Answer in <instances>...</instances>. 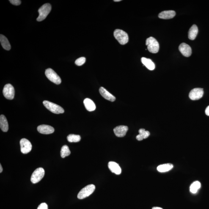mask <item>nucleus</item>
Returning <instances> with one entry per match:
<instances>
[{
	"label": "nucleus",
	"mask_w": 209,
	"mask_h": 209,
	"mask_svg": "<svg viewBox=\"0 0 209 209\" xmlns=\"http://www.w3.org/2000/svg\"><path fill=\"white\" fill-rule=\"evenodd\" d=\"M114 37L120 44L124 45L129 41L128 34L121 30L116 29L114 33Z\"/></svg>",
	"instance_id": "f257e3e1"
},
{
	"label": "nucleus",
	"mask_w": 209,
	"mask_h": 209,
	"mask_svg": "<svg viewBox=\"0 0 209 209\" xmlns=\"http://www.w3.org/2000/svg\"><path fill=\"white\" fill-rule=\"evenodd\" d=\"M146 45L148 49L151 53H156L159 50V44L156 39L153 37H150L147 39Z\"/></svg>",
	"instance_id": "f03ea898"
},
{
	"label": "nucleus",
	"mask_w": 209,
	"mask_h": 209,
	"mask_svg": "<svg viewBox=\"0 0 209 209\" xmlns=\"http://www.w3.org/2000/svg\"><path fill=\"white\" fill-rule=\"evenodd\" d=\"M52 6L49 3L43 4L39 9V15L37 19L38 21H41L44 20L51 11Z\"/></svg>",
	"instance_id": "7ed1b4c3"
},
{
	"label": "nucleus",
	"mask_w": 209,
	"mask_h": 209,
	"mask_svg": "<svg viewBox=\"0 0 209 209\" xmlns=\"http://www.w3.org/2000/svg\"><path fill=\"white\" fill-rule=\"evenodd\" d=\"M43 103L47 109L54 114H62L64 112V110L62 107L54 103L45 100L43 102Z\"/></svg>",
	"instance_id": "20e7f679"
},
{
	"label": "nucleus",
	"mask_w": 209,
	"mask_h": 209,
	"mask_svg": "<svg viewBox=\"0 0 209 209\" xmlns=\"http://www.w3.org/2000/svg\"><path fill=\"white\" fill-rule=\"evenodd\" d=\"M95 189V186L93 184L87 185L82 189L78 195L79 199H83L89 197L93 193Z\"/></svg>",
	"instance_id": "39448f33"
},
{
	"label": "nucleus",
	"mask_w": 209,
	"mask_h": 209,
	"mask_svg": "<svg viewBox=\"0 0 209 209\" xmlns=\"http://www.w3.org/2000/svg\"><path fill=\"white\" fill-rule=\"evenodd\" d=\"M45 175V170L43 168L40 167L36 169L33 173L31 177V181L33 184L40 182Z\"/></svg>",
	"instance_id": "423d86ee"
},
{
	"label": "nucleus",
	"mask_w": 209,
	"mask_h": 209,
	"mask_svg": "<svg viewBox=\"0 0 209 209\" xmlns=\"http://www.w3.org/2000/svg\"><path fill=\"white\" fill-rule=\"evenodd\" d=\"M45 74L48 80L56 84H59L61 83V80L57 74L52 69L48 68L45 70Z\"/></svg>",
	"instance_id": "0eeeda50"
},
{
	"label": "nucleus",
	"mask_w": 209,
	"mask_h": 209,
	"mask_svg": "<svg viewBox=\"0 0 209 209\" xmlns=\"http://www.w3.org/2000/svg\"><path fill=\"white\" fill-rule=\"evenodd\" d=\"M3 94L7 99H13L15 95V89L13 86L10 84H6L3 89Z\"/></svg>",
	"instance_id": "6e6552de"
},
{
	"label": "nucleus",
	"mask_w": 209,
	"mask_h": 209,
	"mask_svg": "<svg viewBox=\"0 0 209 209\" xmlns=\"http://www.w3.org/2000/svg\"><path fill=\"white\" fill-rule=\"evenodd\" d=\"M20 144L21 152L23 154L29 153L32 149L31 143L25 138H23L20 140Z\"/></svg>",
	"instance_id": "1a4fd4ad"
},
{
	"label": "nucleus",
	"mask_w": 209,
	"mask_h": 209,
	"mask_svg": "<svg viewBox=\"0 0 209 209\" xmlns=\"http://www.w3.org/2000/svg\"><path fill=\"white\" fill-rule=\"evenodd\" d=\"M203 89L201 88H195L189 93V97L191 100H196L200 99L203 96Z\"/></svg>",
	"instance_id": "9d476101"
},
{
	"label": "nucleus",
	"mask_w": 209,
	"mask_h": 209,
	"mask_svg": "<svg viewBox=\"0 0 209 209\" xmlns=\"http://www.w3.org/2000/svg\"><path fill=\"white\" fill-rule=\"evenodd\" d=\"M128 126L125 125H119L116 127L114 129V131L116 136L118 137H123L128 131Z\"/></svg>",
	"instance_id": "9b49d317"
},
{
	"label": "nucleus",
	"mask_w": 209,
	"mask_h": 209,
	"mask_svg": "<svg viewBox=\"0 0 209 209\" xmlns=\"http://www.w3.org/2000/svg\"><path fill=\"white\" fill-rule=\"evenodd\" d=\"M179 50L184 56L189 57L192 54V49L189 45L183 43L179 46Z\"/></svg>",
	"instance_id": "f8f14e48"
},
{
	"label": "nucleus",
	"mask_w": 209,
	"mask_h": 209,
	"mask_svg": "<svg viewBox=\"0 0 209 209\" xmlns=\"http://www.w3.org/2000/svg\"><path fill=\"white\" fill-rule=\"evenodd\" d=\"M38 131L42 134H48L54 132V129L49 125H41L37 127Z\"/></svg>",
	"instance_id": "ddd939ff"
},
{
	"label": "nucleus",
	"mask_w": 209,
	"mask_h": 209,
	"mask_svg": "<svg viewBox=\"0 0 209 209\" xmlns=\"http://www.w3.org/2000/svg\"><path fill=\"white\" fill-rule=\"evenodd\" d=\"M99 92L102 96L105 99L109 100L111 102H114L116 99V97L112 94L110 93L105 88L101 87L99 89Z\"/></svg>",
	"instance_id": "4468645a"
},
{
	"label": "nucleus",
	"mask_w": 209,
	"mask_h": 209,
	"mask_svg": "<svg viewBox=\"0 0 209 209\" xmlns=\"http://www.w3.org/2000/svg\"><path fill=\"white\" fill-rule=\"evenodd\" d=\"M176 13L175 11L172 10L165 11L160 12L159 14L158 17L162 19H170L175 16Z\"/></svg>",
	"instance_id": "2eb2a0df"
},
{
	"label": "nucleus",
	"mask_w": 209,
	"mask_h": 209,
	"mask_svg": "<svg viewBox=\"0 0 209 209\" xmlns=\"http://www.w3.org/2000/svg\"><path fill=\"white\" fill-rule=\"evenodd\" d=\"M108 167L113 173L119 175L121 173V169L118 164L114 161H110L108 163Z\"/></svg>",
	"instance_id": "dca6fc26"
},
{
	"label": "nucleus",
	"mask_w": 209,
	"mask_h": 209,
	"mask_svg": "<svg viewBox=\"0 0 209 209\" xmlns=\"http://www.w3.org/2000/svg\"><path fill=\"white\" fill-rule=\"evenodd\" d=\"M141 61L143 64L149 70H152L155 69V64L152 60L143 57L141 58Z\"/></svg>",
	"instance_id": "f3484780"
},
{
	"label": "nucleus",
	"mask_w": 209,
	"mask_h": 209,
	"mask_svg": "<svg viewBox=\"0 0 209 209\" xmlns=\"http://www.w3.org/2000/svg\"><path fill=\"white\" fill-rule=\"evenodd\" d=\"M85 107L88 111H95L96 109L95 103L90 99L86 98L83 102Z\"/></svg>",
	"instance_id": "a211bd4d"
},
{
	"label": "nucleus",
	"mask_w": 209,
	"mask_h": 209,
	"mask_svg": "<svg viewBox=\"0 0 209 209\" xmlns=\"http://www.w3.org/2000/svg\"><path fill=\"white\" fill-rule=\"evenodd\" d=\"M198 32V29L196 25H193L190 28L188 32V38L191 40H194L196 39Z\"/></svg>",
	"instance_id": "6ab92c4d"
},
{
	"label": "nucleus",
	"mask_w": 209,
	"mask_h": 209,
	"mask_svg": "<svg viewBox=\"0 0 209 209\" xmlns=\"http://www.w3.org/2000/svg\"><path fill=\"white\" fill-rule=\"evenodd\" d=\"M0 127L2 131L6 132L9 129L8 123L5 116L1 115L0 117Z\"/></svg>",
	"instance_id": "aec40b11"
},
{
	"label": "nucleus",
	"mask_w": 209,
	"mask_h": 209,
	"mask_svg": "<svg viewBox=\"0 0 209 209\" xmlns=\"http://www.w3.org/2000/svg\"><path fill=\"white\" fill-rule=\"evenodd\" d=\"M0 42L2 45V46L4 49L7 51H9L11 48V46L8 40L5 36L1 34L0 35Z\"/></svg>",
	"instance_id": "412c9836"
},
{
	"label": "nucleus",
	"mask_w": 209,
	"mask_h": 209,
	"mask_svg": "<svg viewBox=\"0 0 209 209\" xmlns=\"http://www.w3.org/2000/svg\"><path fill=\"white\" fill-rule=\"evenodd\" d=\"M173 167V165L171 163H166L158 166L157 168V170L160 172H166L170 170Z\"/></svg>",
	"instance_id": "4be33fe9"
},
{
	"label": "nucleus",
	"mask_w": 209,
	"mask_h": 209,
	"mask_svg": "<svg viewBox=\"0 0 209 209\" xmlns=\"http://www.w3.org/2000/svg\"><path fill=\"white\" fill-rule=\"evenodd\" d=\"M139 134L137 136L136 138L138 141H142L144 139L148 138L150 135L148 131H146L144 129H141L139 131Z\"/></svg>",
	"instance_id": "5701e85b"
},
{
	"label": "nucleus",
	"mask_w": 209,
	"mask_h": 209,
	"mask_svg": "<svg viewBox=\"0 0 209 209\" xmlns=\"http://www.w3.org/2000/svg\"><path fill=\"white\" fill-rule=\"evenodd\" d=\"M201 187V184L200 182L198 181L194 182L190 186V191L193 194H195L200 188Z\"/></svg>",
	"instance_id": "b1692460"
},
{
	"label": "nucleus",
	"mask_w": 209,
	"mask_h": 209,
	"mask_svg": "<svg viewBox=\"0 0 209 209\" xmlns=\"http://www.w3.org/2000/svg\"><path fill=\"white\" fill-rule=\"evenodd\" d=\"M81 136L79 135L70 134L67 137V139L69 142L70 143H76L81 140Z\"/></svg>",
	"instance_id": "393cba45"
},
{
	"label": "nucleus",
	"mask_w": 209,
	"mask_h": 209,
	"mask_svg": "<svg viewBox=\"0 0 209 209\" xmlns=\"http://www.w3.org/2000/svg\"><path fill=\"white\" fill-rule=\"evenodd\" d=\"M70 152L69 147L67 145H64L61 148V157L62 158H65L66 157L69 156L70 155Z\"/></svg>",
	"instance_id": "a878e982"
},
{
	"label": "nucleus",
	"mask_w": 209,
	"mask_h": 209,
	"mask_svg": "<svg viewBox=\"0 0 209 209\" xmlns=\"http://www.w3.org/2000/svg\"><path fill=\"white\" fill-rule=\"evenodd\" d=\"M86 62V58L84 57H81L78 58L75 61V63L78 66H81L84 64Z\"/></svg>",
	"instance_id": "bb28decb"
},
{
	"label": "nucleus",
	"mask_w": 209,
	"mask_h": 209,
	"mask_svg": "<svg viewBox=\"0 0 209 209\" xmlns=\"http://www.w3.org/2000/svg\"><path fill=\"white\" fill-rule=\"evenodd\" d=\"M9 1L12 4L15 6H19L21 4V1L20 0H10Z\"/></svg>",
	"instance_id": "cd10ccee"
},
{
	"label": "nucleus",
	"mask_w": 209,
	"mask_h": 209,
	"mask_svg": "<svg viewBox=\"0 0 209 209\" xmlns=\"http://www.w3.org/2000/svg\"><path fill=\"white\" fill-rule=\"evenodd\" d=\"M37 209H48V205L46 203H42L38 207Z\"/></svg>",
	"instance_id": "c85d7f7f"
},
{
	"label": "nucleus",
	"mask_w": 209,
	"mask_h": 209,
	"mask_svg": "<svg viewBox=\"0 0 209 209\" xmlns=\"http://www.w3.org/2000/svg\"><path fill=\"white\" fill-rule=\"evenodd\" d=\"M205 114L207 116H209V106L207 107L206 109Z\"/></svg>",
	"instance_id": "c756f323"
},
{
	"label": "nucleus",
	"mask_w": 209,
	"mask_h": 209,
	"mask_svg": "<svg viewBox=\"0 0 209 209\" xmlns=\"http://www.w3.org/2000/svg\"><path fill=\"white\" fill-rule=\"evenodd\" d=\"M152 209H163L162 208H160V207H153V208H152Z\"/></svg>",
	"instance_id": "7c9ffc66"
},
{
	"label": "nucleus",
	"mask_w": 209,
	"mask_h": 209,
	"mask_svg": "<svg viewBox=\"0 0 209 209\" xmlns=\"http://www.w3.org/2000/svg\"><path fill=\"white\" fill-rule=\"evenodd\" d=\"M2 166H1V165H0V173H1L2 172Z\"/></svg>",
	"instance_id": "2f4dec72"
},
{
	"label": "nucleus",
	"mask_w": 209,
	"mask_h": 209,
	"mask_svg": "<svg viewBox=\"0 0 209 209\" xmlns=\"http://www.w3.org/2000/svg\"><path fill=\"white\" fill-rule=\"evenodd\" d=\"M121 1V0H114V2H120Z\"/></svg>",
	"instance_id": "473e14b6"
}]
</instances>
